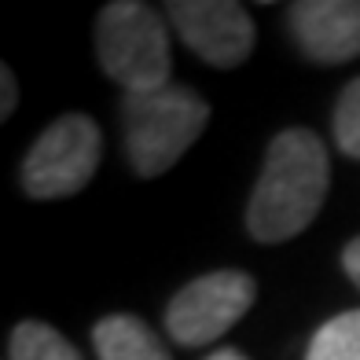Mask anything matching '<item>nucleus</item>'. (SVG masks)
I'll return each mask as SVG.
<instances>
[{
	"label": "nucleus",
	"mask_w": 360,
	"mask_h": 360,
	"mask_svg": "<svg viewBox=\"0 0 360 360\" xmlns=\"http://www.w3.org/2000/svg\"><path fill=\"white\" fill-rule=\"evenodd\" d=\"M92 346L100 360H173L162 338L136 316L114 313L92 327Z\"/></svg>",
	"instance_id": "6e6552de"
},
{
	"label": "nucleus",
	"mask_w": 360,
	"mask_h": 360,
	"mask_svg": "<svg viewBox=\"0 0 360 360\" xmlns=\"http://www.w3.org/2000/svg\"><path fill=\"white\" fill-rule=\"evenodd\" d=\"M166 19L210 67L232 70L254 52V19L236 0H173L166 4Z\"/></svg>",
	"instance_id": "423d86ee"
},
{
	"label": "nucleus",
	"mask_w": 360,
	"mask_h": 360,
	"mask_svg": "<svg viewBox=\"0 0 360 360\" xmlns=\"http://www.w3.org/2000/svg\"><path fill=\"white\" fill-rule=\"evenodd\" d=\"M342 265H346L349 280H353V283L360 287V236L346 243V250H342Z\"/></svg>",
	"instance_id": "ddd939ff"
},
{
	"label": "nucleus",
	"mask_w": 360,
	"mask_h": 360,
	"mask_svg": "<svg viewBox=\"0 0 360 360\" xmlns=\"http://www.w3.org/2000/svg\"><path fill=\"white\" fill-rule=\"evenodd\" d=\"M0 89H4V96H0V118H11L15 110V100H19V89H15V74L11 67H0Z\"/></svg>",
	"instance_id": "f8f14e48"
},
{
	"label": "nucleus",
	"mask_w": 360,
	"mask_h": 360,
	"mask_svg": "<svg viewBox=\"0 0 360 360\" xmlns=\"http://www.w3.org/2000/svg\"><path fill=\"white\" fill-rule=\"evenodd\" d=\"M305 360H360V309L327 320L309 342Z\"/></svg>",
	"instance_id": "9d476101"
},
{
	"label": "nucleus",
	"mask_w": 360,
	"mask_h": 360,
	"mask_svg": "<svg viewBox=\"0 0 360 360\" xmlns=\"http://www.w3.org/2000/svg\"><path fill=\"white\" fill-rule=\"evenodd\" d=\"M290 30L298 48L316 63H349L360 56L356 0H298L290 4Z\"/></svg>",
	"instance_id": "0eeeda50"
},
{
	"label": "nucleus",
	"mask_w": 360,
	"mask_h": 360,
	"mask_svg": "<svg viewBox=\"0 0 360 360\" xmlns=\"http://www.w3.org/2000/svg\"><path fill=\"white\" fill-rule=\"evenodd\" d=\"M96 59L125 92H155L173 85L166 19L140 0H114L96 15Z\"/></svg>",
	"instance_id": "7ed1b4c3"
},
{
	"label": "nucleus",
	"mask_w": 360,
	"mask_h": 360,
	"mask_svg": "<svg viewBox=\"0 0 360 360\" xmlns=\"http://www.w3.org/2000/svg\"><path fill=\"white\" fill-rule=\"evenodd\" d=\"M331 184L327 147L309 129H283L269 143L247 206V232L257 243H287L316 221Z\"/></svg>",
	"instance_id": "f257e3e1"
},
{
	"label": "nucleus",
	"mask_w": 360,
	"mask_h": 360,
	"mask_svg": "<svg viewBox=\"0 0 360 360\" xmlns=\"http://www.w3.org/2000/svg\"><path fill=\"white\" fill-rule=\"evenodd\" d=\"M206 360H247V356H243L239 349H228V346H224V349H217V353H210Z\"/></svg>",
	"instance_id": "4468645a"
},
{
	"label": "nucleus",
	"mask_w": 360,
	"mask_h": 360,
	"mask_svg": "<svg viewBox=\"0 0 360 360\" xmlns=\"http://www.w3.org/2000/svg\"><path fill=\"white\" fill-rule=\"evenodd\" d=\"M8 356L11 360H81L70 338H63L56 327L41 320H22L15 323L8 338Z\"/></svg>",
	"instance_id": "1a4fd4ad"
},
{
	"label": "nucleus",
	"mask_w": 360,
	"mask_h": 360,
	"mask_svg": "<svg viewBox=\"0 0 360 360\" xmlns=\"http://www.w3.org/2000/svg\"><path fill=\"white\" fill-rule=\"evenodd\" d=\"M254 298H257V287L247 272H236V269L206 272L173 294L166 309L169 338H176L180 346H206V342L221 338L228 327H236L247 316Z\"/></svg>",
	"instance_id": "39448f33"
},
{
	"label": "nucleus",
	"mask_w": 360,
	"mask_h": 360,
	"mask_svg": "<svg viewBox=\"0 0 360 360\" xmlns=\"http://www.w3.org/2000/svg\"><path fill=\"white\" fill-rule=\"evenodd\" d=\"M335 140L342 155L360 158V77H353L342 89L335 103Z\"/></svg>",
	"instance_id": "9b49d317"
},
{
	"label": "nucleus",
	"mask_w": 360,
	"mask_h": 360,
	"mask_svg": "<svg viewBox=\"0 0 360 360\" xmlns=\"http://www.w3.org/2000/svg\"><path fill=\"white\" fill-rule=\"evenodd\" d=\"M210 103L188 85H166L155 92H125L122 133L125 155L140 176L169 173L180 155L202 136Z\"/></svg>",
	"instance_id": "f03ea898"
},
{
	"label": "nucleus",
	"mask_w": 360,
	"mask_h": 360,
	"mask_svg": "<svg viewBox=\"0 0 360 360\" xmlns=\"http://www.w3.org/2000/svg\"><path fill=\"white\" fill-rule=\"evenodd\" d=\"M100 166V125L89 114H63L37 136L22 162V188L30 199H70Z\"/></svg>",
	"instance_id": "20e7f679"
}]
</instances>
